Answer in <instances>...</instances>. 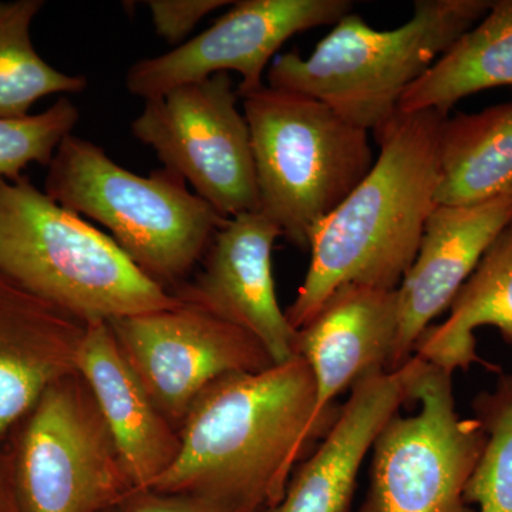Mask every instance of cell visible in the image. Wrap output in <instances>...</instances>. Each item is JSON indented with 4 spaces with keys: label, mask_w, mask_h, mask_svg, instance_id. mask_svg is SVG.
<instances>
[{
    "label": "cell",
    "mask_w": 512,
    "mask_h": 512,
    "mask_svg": "<svg viewBox=\"0 0 512 512\" xmlns=\"http://www.w3.org/2000/svg\"><path fill=\"white\" fill-rule=\"evenodd\" d=\"M315 380L301 356L215 380L192 404L173 466L151 485L218 512H266L313 443Z\"/></svg>",
    "instance_id": "cell-1"
},
{
    "label": "cell",
    "mask_w": 512,
    "mask_h": 512,
    "mask_svg": "<svg viewBox=\"0 0 512 512\" xmlns=\"http://www.w3.org/2000/svg\"><path fill=\"white\" fill-rule=\"evenodd\" d=\"M446 117L437 110L397 113L376 131L380 153L372 170L312 231L308 274L285 311L293 329L311 322L340 286L399 289L437 205Z\"/></svg>",
    "instance_id": "cell-2"
},
{
    "label": "cell",
    "mask_w": 512,
    "mask_h": 512,
    "mask_svg": "<svg viewBox=\"0 0 512 512\" xmlns=\"http://www.w3.org/2000/svg\"><path fill=\"white\" fill-rule=\"evenodd\" d=\"M0 275L84 323L175 308L100 229L30 183L0 178Z\"/></svg>",
    "instance_id": "cell-3"
},
{
    "label": "cell",
    "mask_w": 512,
    "mask_h": 512,
    "mask_svg": "<svg viewBox=\"0 0 512 512\" xmlns=\"http://www.w3.org/2000/svg\"><path fill=\"white\" fill-rule=\"evenodd\" d=\"M490 0H417L413 18L379 30L349 13L303 59L289 52L268 69V86L325 103L342 119L379 131L410 86L487 15Z\"/></svg>",
    "instance_id": "cell-4"
},
{
    "label": "cell",
    "mask_w": 512,
    "mask_h": 512,
    "mask_svg": "<svg viewBox=\"0 0 512 512\" xmlns=\"http://www.w3.org/2000/svg\"><path fill=\"white\" fill-rule=\"evenodd\" d=\"M47 168L46 194L103 225L124 254L165 289L184 284L227 221L173 171L131 173L93 141L73 134Z\"/></svg>",
    "instance_id": "cell-5"
},
{
    "label": "cell",
    "mask_w": 512,
    "mask_h": 512,
    "mask_svg": "<svg viewBox=\"0 0 512 512\" xmlns=\"http://www.w3.org/2000/svg\"><path fill=\"white\" fill-rule=\"evenodd\" d=\"M242 100L259 211L281 228L282 237L309 248L316 225L372 170L369 131L303 94L264 86Z\"/></svg>",
    "instance_id": "cell-6"
},
{
    "label": "cell",
    "mask_w": 512,
    "mask_h": 512,
    "mask_svg": "<svg viewBox=\"0 0 512 512\" xmlns=\"http://www.w3.org/2000/svg\"><path fill=\"white\" fill-rule=\"evenodd\" d=\"M16 427L9 451L25 512H107L134 490L79 373L50 386Z\"/></svg>",
    "instance_id": "cell-7"
},
{
    "label": "cell",
    "mask_w": 512,
    "mask_h": 512,
    "mask_svg": "<svg viewBox=\"0 0 512 512\" xmlns=\"http://www.w3.org/2000/svg\"><path fill=\"white\" fill-rule=\"evenodd\" d=\"M451 376L420 359L413 380L419 413H397L380 431L372 447V483L359 512H474L464 490L485 433L476 419L457 413Z\"/></svg>",
    "instance_id": "cell-8"
},
{
    "label": "cell",
    "mask_w": 512,
    "mask_h": 512,
    "mask_svg": "<svg viewBox=\"0 0 512 512\" xmlns=\"http://www.w3.org/2000/svg\"><path fill=\"white\" fill-rule=\"evenodd\" d=\"M228 73L144 101L131 134L221 217L259 211L251 133Z\"/></svg>",
    "instance_id": "cell-9"
},
{
    "label": "cell",
    "mask_w": 512,
    "mask_h": 512,
    "mask_svg": "<svg viewBox=\"0 0 512 512\" xmlns=\"http://www.w3.org/2000/svg\"><path fill=\"white\" fill-rule=\"evenodd\" d=\"M109 325L128 365L178 433L192 404L215 380L275 365L247 330L190 303Z\"/></svg>",
    "instance_id": "cell-10"
},
{
    "label": "cell",
    "mask_w": 512,
    "mask_h": 512,
    "mask_svg": "<svg viewBox=\"0 0 512 512\" xmlns=\"http://www.w3.org/2000/svg\"><path fill=\"white\" fill-rule=\"evenodd\" d=\"M349 0H241L211 28L171 52L138 60L126 89L144 101L218 73L241 74L239 99L265 86L262 77L275 53L298 33L335 26L349 15Z\"/></svg>",
    "instance_id": "cell-11"
},
{
    "label": "cell",
    "mask_w": 512,
    "mask_h": 512,
    "mask_svg": "<svg viewBox=\"0 0 512 512\" xmlns=\"http://www.w3.org/2000/svg\"><path fill=\"white\" fill-rule=\"evenodd\" d=\"M279 237L281 228L261 211L228 218L212 237L194 281L173 292L181 302L247 330L275 365L298 356L296 330L276 298L272 251Z\"/></svg>",
    "instance_id": "cell-12"
},
{
    "label": "cell",
    "mask_w": 512,
    "mask_h": 512,
    "mask_svg": "<svg viewBox=\"0 0 512 512\" xmlns=\"http://www.w3.org/2000/svg\"><path fill=\"white\" fill-rule=\"evenodd\" d=\"M399 330L397 291L340 286L311 322L296 330L295 352L315 380V409L309 436L328 433L339 409L338 394L366 377L389 372Z\"/></svg>",
    "instance_id": "cell-13"
},
{
    "label": "cell",
    "mask_w": 512,
    "mask_h": 512,
    "mask_svg": "<svg viewBox=\"0 0 512 512\" xmlns=\"http://www.w3.org/2000/svg\"><path fill=\"white\" fill-rule=\"evenodd\" d=\"M512 220V192L474 205H436L419 252L397 289L399 330L389 372L406 365L431 320L450 308L495 238Z\"/></svg>",
    "instance_id": "cell-14"
},
{
    "label": "cell",
    "mask_w": 512,
    "mask_h": 512,
    "mask_svg": "<svg viewBox=\"0 0 512 512\" xmlns=\"http://www.w3.org/2000/svg\"><path fill=\"white\" fill-rule=\"evenodd\" d=\"M419 365L420 357L413 356L399 370L357 382L325 440L293 471L284 497L266 512H349L367 451L400 407L414 403Z\"/></svg>",
    "instance_id": "cell-15"
},
{
    "label": "cell",
    "mask_w": 512,
    "mask_h": 512,
    "mask_svg": "<svg viewBox=\"0 0 512 512\" xmlns=\"http://www.w3.org/2000/svg\"><path fill=\"white\" fill-rule=\"evenodd\" d=\"M86 325L0 275V447L50 386L77 373Z\"/></svg>",
    "instance_id": "cell-16"
},
{
    "label": "cell",
    "mask_w": 512,
    "mask_h": 512,
    "mask_svg": "<svg viewBox=\"0 0 512 512\" xmlns=\"http://www.w3.org/2000/svg\"><path fill=\"white\" fill-rule=\"evenodd\" d=\"M77 373L89 386L134 490L150 488L180 454V433L128 365L109 322L87 323Z\"/></svg>",
    "instance_id": "cell-17"
},
{
    "label": "cell",
    "mask_w": 512,
    "mask_h": 512,
    "mask_svg": "<svg viewBox=\"0 0 512 512\" xmlns=\"http://www.w3.org/2000/svg\"><path fill=\"white\" fill-rule=\"evenodd\" d=\"M491 326L512 348V220L487 249L461 286L441 325L430 326L414 346V356L453 375L473 365H488L476 350L477 329Z\"/></svg>",
    "instance_id": "cell-18"
},
{
    "label": "cell",
    "mask_w": 512,
    "mask_h": 512,
    "mask_svg": "<svg viewBox=\"0 0 512 512\" xmlns=\"http://www.w3.org/2000/svg\"><path fill=\"white\" fill-rule=\"evenodd\" d=\"M512 192V101L457 114L440 131L437 205H474Z\"/></svg>",
    "instance_id": "cell-19"
},
{
    "label": "cell",
    "mask_w": 512,
    "mask_h": 512,
    "mask_svg": "<svg viewBox=\"0 0 512 512\" xmlns=\"http://www.w3.org/2000/svg\"><path fill=\"white\" fill-rule=\"evenodd\" d=\"M495 87L512 89V0H497L399 101V113L437 110Z\"/></svg>",
    "instance_id": "cell-20"
},
{
    "label": "cell",
    "mask_w": 512,
    "mask_h": 512,
    "mask_svg": "<svg viewBox=\"0 0 512 512\" xmlns=\"http://www.w3.org/2000/svg\"><path fill=\"white\" fill-rule=\"evenodd\" d=\"M45 6L42 0L0 2V119H20L52 94L83 92L84 76L50 66L32 42V23Z\"/></svg>",
    "instance_id": "cell-21"
},
{
    "label": "cell",
    "mask_w": 512,
    "mask_h": 512,
    "mask_svg": "<svg viewBox=\"0 0 512 512\" xmlns=\"http://www.w3.org/2000/svg\"><path fill=\"white\" fill-rule=\"evenodd\" d=\"M485 444L464 490L468 505L480 512H512V375H503L493 392L473 402Z\"/></svg>",
    "instance_id": "cell-22"
},
{
    "label": "cell",
    "mask_w": 512,
    "mask_h": 512,
    "mask_svg": "<svg viewBox=\"0 0 512 512\" xmlns=\"http://www.w3.org/2000/svg\"><path fill=\"white\" fill-rule=\"evenodd\" d=\"M79 109L66 96L49 109L20 119H0V178L18 180L30 164L49 167L60 143L79 123Z\"/></svg>",
    "instance_id": "cell-23"
},
{
    "label": "cell",
    "mask_w": 512,
    "mask_h": 512,
    "mask_svg": "<svg viewBox=\"0 0 512 512\" xmlns=\"http://www.w3.org/2000/svg\"><path fill=\"white\" fill-rule=\"evenodd\" d=\"M157 35L175 47L185 43L195 26L215 10L231 6L228 0H148Z\"/></svg>",
    "instance_id": "cell-24"
},
{
    "label": "cell",
    "mask_w": 512,
    "mask_h": 512,
    "mask_svg": "<svg viewBox=\"0 0 512 512\" xmlns=\"http://www.w3.org/2000/svg\"><path fill=\"white\" fill-rule=\"evenodd\" d=\"M114 512H218L197 498L143 488L130 491Z\"/></svg>",
    "instance_id": "cell-25"
},
{
    "label": "cell",
    "mask_w": 512,
    "mask_h": 512,
    "mask_svg": "<svg viewBox=\"0 0 512 512\" xmlns=\"http://www.w3.org/2000/svg\"><path fill=\"white\" fill-rule=\"evenodd\" d=\"M0 512H25L16 491L12 456L3 446L0 447Z\"/></svg>",
    "instance_id": "cell-26"
},
{
    "label": "cell",
    "mask_w": 512,
    "mask_h": 512,
    "mask_svg": "<svg viewBox=\"0 0 512 512\" xmlns=\"http://www.w3.org/2000/svg\"><path fill=\"white\" fill-rule=\"evenodd\" d=\"M107 512H114V508H113V510H110V511H107Z\"/></svg>",
    "instance_id": "cell-27"
}]
</instances>
